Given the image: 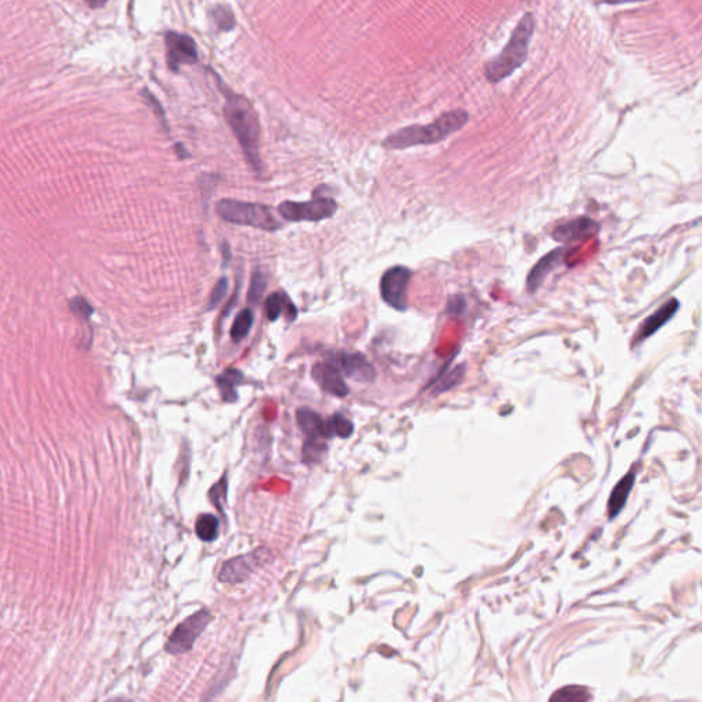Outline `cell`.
Returning a JSON list of instances; mask_svg holds the SVG:
<instances>
[{"mask_svg": "<svg viewBox=\"0 0 702 702\" xmlns=\"http://www.w3.org/2000/svg\"><path fill=\"white\" fill-rule=\"evenodd\" d=\"M217 84L220 87V91L225 96V105H224V116L234 131L239 144L242 145L246 158L249 159L250 165L260 172L261 170V155H260V120L256 109L253 107L251 102L239 95L232 92L224 83L216 76Z\"/></svg>", "mask_w": 702, "mask_h": 702, "instance_id": "obj_1", "label": "cell"}, {"mask_svg": "<svg viewBox=\"0 0 702 702\" xmlns=\"http://www.w3.org/2000/svg\"><path fill=\"white\" fill-rule=\"evenodd\" d=\"M469 121L465 110L447 112L428 125H412L391 134L383 145L387 149H405L415 145L435 144L447 139L453 134L464 128Z\"/></svg>", "mask_w": 702, "mask_h": 702, "instance_id": "obj_2", "label": "cell"}, {"mask_svg": "<svg viewBox=\"0 0 702 702\" xmlns=\"http://www.w3.org/2000/svg\"><path fill=\"white\" fill-rule=\"evenodd\" d=\"M534 30L535 18L528 12L520 19L504 51L486 65L484 76L487 81L495 84L505 80L527 61Z\"/></svg>", "mask_w": 702, "mask_h": 702, "instance_id": "obj_3", "label": "cell"}, {"mask_svg": "<svg viewBox=\"0 0 702 702\" xmlns=\"http://www.w3.org/2000/svg\"><path fill=\"white\" fill-rule=\"evenodd\" d=\"M216 211L223 220L236 225L253 227L262 231H276L280 228V223L272 210L260 203L221 199L216 205Z\"/></svg>", "mask_w": 702, "mask_h": 702, "instance_id": "obj_4", "label": "cell"}, {"mask_svg": "<svg viewBox=\"0 0 702 702\" xmlns=\"http://www.w3.org/2000/svg\"><path fill=\"white\" fill-rule=\"evenodd\" d=\"M210 621L211 615L207 609H202L198 613L187 617L169 637L166 642V652L170 654H183L189 652Z\"/></svg>", "mask_w": 702, "mask_h": 702, "instance_id": "obj_5", "label": "cell"}, {"mask_svg": "<svg viewBox=\"0 0 702 702\" xmlns=\"http://www.w3.org/2000/svg\"><path fill=\"white\" fill-rule=\"evenodd\" d=\"M338 206L331 198H317L307 202H282L279 206L281 217L291 223L321 221L335 214Z\"/></svg>", "mask_w": 702, "mask_h": 702, "instance_id": "obj_6", "label": "cell"}, {"mask_svg": "<svg viewBox=\"0 0 702 702\" xmlns=\"http://www.w3.org/2000/svg\"><path fill=\"white\" fill-rule=\"evenodd\" d=\"M412 271L406 267H394L389 269L380 280V295L383 300L398 311L408 309V285Z\"/></svg>", "mask_w": 702, "mask_h": 702, "instance_id": "obj_7", "label": "cell"}, {"mask_svg": "<svg viewBox=\"0 0 702 702\" xmlns=\"http://www.w3.org/2000/svg\"><path fill=\"white\" fill-rule=\"evenodd\" d=\"M165 45L167 66L172 72L176 73L180 66L198 62V48L191 36L177 32H166Z\"/></svg>", "mask_w": 702, "mask_h": 702, "instance_id": "obj_8", "label": "cell"}, {"mask_svg": "<svg viewBox=\"0 0 702 702\" xmlns=\"http://www.w3.org/2000/svg\"><path fill=\"white\" fill-rule=\"evenodd\" d=\"M268 560L267 550H256L225 562L218 579L224 583H242L251 576L264 562Z\"/></svg>", "mask_w": 702, "mask_h": 702, "instance_id": "obj_9", "label": "cell"}, {"mask_svg": "<svg viewBox=\"0 0 702 702\" xmlns=\"http://www.w3.org/2000/svg\"><path fill=\"white\" fill-rule=\"evenodd\" d=\"M333 365L349 379L357 382H372L376 376L373 365L361 353H339Z\"/></svg>", "mask_w": 702, "mask_h": 702, "instance_id": "obj_10", "label": "cell"}, {"mask_svg": "<svg viewBox=\"0 0 702 702\" xmlns=\"http://www.w3.org/2000/svg\"><path fill=\"white\" fill-rule=\"evenodd\" d=\"M681 304L678 302V299L672 298L670 300H667L660 309H657L652 316H649L643 322L642 325L639 327V329L635 332V336H634V342H632V346H637V344H641L643 340L649 339L650 336H653L659 329H661L670 320H672V317L677 314V311L679 310Z\"/></svg>", "mask_w": 702, "mask_h": 702, "instance_id": "obj_11", "label": "cell"}, {"mask_svg": "<svg viewBox=\"0 0 702 702\" xmlns=\"http://www.w3.org/2000/svg\"><path fill=\"white\" fill-rule=\"evenodd\" d=\"M314 382L328 394L338 398H344L349 394V387L344 383L340 371L331 362H317L311 369Z\"/></svg>", "mask_w": 702, "mask_h": 702, "instance_id": "obj_12", "label": "cell"}, {"mask_svg": "<svg viewBox=\"0 0 702 702\" xmlns=\"http://www.w3.org/2000/svg\"><path fill=\"white\" fill-rule=\"evenodd\" d=\"M599 231L598 224L588 217H579L566 224L559 225L553 231V239L559 243L569 245L592 238Z\"/></svg>", "mask_w": 702, "mask_h": 702, "instance_id": "obj_13", "label": "cell"}, {"mask_svg": "<svg viewBox=\"0 0 702 702\" xmlns=\"http://www.w3.org/2000/svg\"><path fill=\"white\" fill-rule=\"evenodd\" d=\"M296 424L304 433L306 440H327L335 436L329 422H324L318 413L309 408L296 411Z\"/></svg>", "mask_w": 702, "mask_h": 702, "instance_id": "obj_14", "label": "cell"}, {"mask_svg": "<svg viewBox=\"0 0 702 702\" xmlns=\"http://www.w3.org/2000/svg\"><path fill=\"white\" fill-rule=\"evenodd\" d=\"M569 253V247H561V249H556L553 251H550L549 254H546L534 268L533 271L530 272L528 278H527V287L530 289V292H535L545 280L548 279V276L556 269L559 268L560 265L564 264L565 258H566V254Z\"/></svg>", "mask_w": 702, "mask_h": 702, "instance_id": "obj_15", "label": "cell"}, {"mask_svg": "<svg viewBox=\"0 0 702 702\" xmlns=\"http://www.w3.org/2000/svg\"><path fill=\"white\" fill-rule=\"evenodd\" d=\"M634 479H635L634 473L627 475L626 477H623L619 482V484L612 491V495H610L609 502H608V509H609L610 519L616 517L620 513V510L624 508V505L627 502V498H628V494L632 490Z\"/></svg>", "mask_w": 702, "mask_h": 702, "instance_id": "obj_16", "label": "cell"}, {"mask_svg": "<svg viewBox=\"0 0 702 702\" xmlns=\"http://www.w3.org/2000/svg\"><path fill=\"white\" fill-rule=\"evenodd\" d=\"M243 380H245L243 373L234 368L227 369L217 378V386L225 402H235L238 400L236 389L239 384L243 383Z\"/></svg>", "mask_w": 702, "mask_h": 702, "instance_id": "obj_17", "label": "cell"}, {"mask_svg": "<svg viewBox=\"0 0 702 702\" xmlns=\"http://www.w3.org/2000/svg\"><path fill=\"white\" fill-rule=\"evenodd\" d=\"M195 531L203 542H213L220 534V522L214 515H202L196 520Z\"/></svg>", "mask_w": 702, "mask_h": 702, "instance_id": "obj_18", "label": "cell"}, {"mask_svg": "<svg viewBox=\"0 0 702 702\" xmlns=\"http://www.w3.org/2000/svg\"><path fill=\"white\" fill-rule=\"evenodd\" d=\"M253 324H254V314L250 309H245L242 310L235 321H234V325L231 328V336L235 342H240L243 340L251 331L253 328Z\"/></svg>", "mask_w": 702, "mask_h": 702, "instance_id": "obj_19", "label": "cell"}, {"mask_svg": "<svg viewBox=\"0 0 702 702\" xmlns=\"http://www.w3.org/2000/svg\"><path fill=\"white\" fill-rule=\"evenodd\" d=\"M327 450H328V446H327L325 440H304L303 450H302L303 462L307 465L318 464L322 460Z\"/></svg>", "mask_w": 702, "mask_h": 702, "instance_id": "obj_20", "label": "cell"}, {"mask_svg": "<svg viewBox=\"0 0 702 702\" xmlns=\"http://www.w3.org/2000/svg\"><path fill=\"white\" fill-rule=\"evenodd\" d=\"M211 17H213V21L216 22V25L218 26V29H221L224 32L232 30L236 25L234 12L231 11V8H228L225 6H216L211 10Z\"/></svg>", "mask_w": 702, "mask_h": 702, "instance_id": "obj_21", "label": "cell"}, {"mask_svg": "<svg viewBox=\"0 0 702 702\" xmlns=\"http://www.w3.org/2000/svg\"><path fill=\"white\" fill-rule=\"evenodd\" d=\"M267 287H268L267 276L261 271H256L251 278V281H250V288H249V295H247L249 302L253 304L260 303L265 291H267Z\"/></svg>", "mask_w": 702, "mask_h": 702, "instance_id": "obj_22", "label": "cell"}, {"mask_svg": "<svg viewBox=\"0 0 702 702\" xmlns=\"http://www.w3.org/2000/svg\"><path fill=\"white\" fill-rule=\"evenodd\" d=\"M587 701L590 700V694L587 692V689L584 688H580V686H568V688H562L561 690H559L556 694L552 696V701Z\"/></svg>", "mask_w": 702, "mask_h": 702, "instance_id": "obj_23", "label": "cell"}, {"mask_svg": "<svg viewBox=\"0 0 702 702\" xmlns=\"http://www.w3.org/2000/svg\"><path fill=\"white\" fill-rule=\"evenodd\" d=\"M287 300H288V298L280 292H275V293L269 295V298L267 299V304H265V313H267V317L269 321H276L280 317L282 310L285 309Z\"/></svg>", "mask_w": 702, "mask_h": 702, "instance_id": "obj_24", "label": "cell"}, {"mask_svg": "<svg viewBox=\"0 0 702 702\" xmlns=\"http://www.w3.org/2000/svg\"><path fill=\"white\" fill-rule=\"evenodd\" d=\"M329 424H331L333 435H336L339 437H349L354 432L353 422H350L347 417L342 416V415H335L329 420Z\"/></svg>", "mask_w": 702, "mask_h": 702, "instance_id": "obj_25", "label": "cell"}, {"mask_svg": "<svg viewBox=\"0 0 702 702\" xmlns=\"http://www.w3.org/2000/svg\"><path fill=\"white\" fill-rule=\"evenodd\" d=\"M227 291H228V280H227V278H221L218 282L216 284V287L213 288V292H211L210 299H209L207 310H213L214 307H217L223 302V299L225 298Z\"/></svg>", "mask_w": 702, "mask_h": 702, "instance_id": "obj_26", "label": "cell"}, {"mask_svg": "<svg viewBox=\"0 0 702 702\" xmlns=\"http://www.w3.org/2000/svg\"><path fill=\"white\" fill-rule=\"evenodd\" d=\"M72 309H73V311H74L77 316H80V317H83V318H88V316H90V314H91V311H92L91 306H90V304H88L84 299H81V298H79V299H74V300H73V303H72Z\"/></svg>", "mask_w": 702, "mask_h": 702, "instance_id": "obj_27", "label": "cell"}, {"mask_svg": "<svg viewBox=\"0 0 702 702\" xmlns=\"http://www.w3.org/2000/svg\"><path fill=\"white\" fill-rule=\"evenodd\" d=\"M143 95H144V96L147 98V102H148V103H149V105H151V106H152V107L155 109V113L158 114V117L161 118V121H162V123H163V124L166 125V118H165V113L162 112V107H161V105L158 103V101H156V99H155V98H154V96H152V95H151V94H149L148 91H144V92H143Z\"/></svg>", "mask_w": 702, "mask_h": 702, "instance_id": "obj_28", "label": "cell"}, {"mask_svg": "<svg viewBox=\"0 0 702 702\" xmlns=\"http://www.w3.org/2000/svg\"><path fill=\"white\" fill-rule=\"evenodd\" d=\"M85 3L91 8H101V7H103L107 3V0H85Z\"/></svg>", "mask_w": 702, "mask_h": 702, "instance_id": "obj_29", "label": "cell"}, {"mask_svg": "<svg viewBox=\"0 0 702 702\" xmlns=\"http://www.w3.org/2000/svg\"><path fill=\"white\" fill-rule=\"evenodd\" d=\"M606 4H621V3H632V1H643V0H599Z\"/></svg>", "mask_w": 702, "mask_h": 702, "instance_id": "obj_30", "label": "cell"}]
</instances>
